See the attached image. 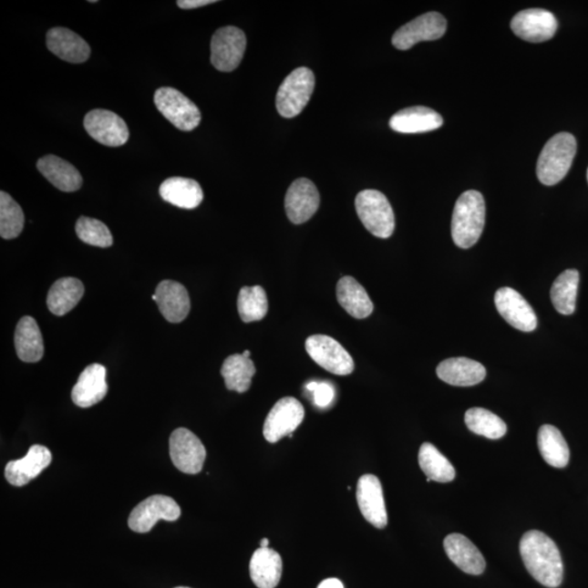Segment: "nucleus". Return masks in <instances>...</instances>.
Instances as JSON below:
<instances>
[{"instance_id": "1", "label": "nucleus", "mask_w": 588, "mask_h": 588, "mask_svg": "<svg viewBox=\"0 0 588 588\" xmlns=\"http://www.w3.org/2000/svg\"><path fill=\"white\" fill-rule=\"evenodd\" d=\"M520 553L529 573L539 583L549 588L562 585V553L551 537L540 531H529L520 542Z\"/></svg>"}, {"instance_id": "2", "label": "nucleus", "mask_w": 588, "mask_h": 588, "mask_svg": "<svg viewBox=\"0 0 588 588\" xmlns=\"http://www.w3.org/2000/svg\"><path fill=\"white\" fill-rule=\"evenodd\" d=\"M486 206L483 195L475 190L464 192L453 210L451 235L461 249H469L483 233Z\"/></svg>"}, {"instance_id": "3", "label": "nucleus", "mask_w": 588, "mask_h": 588, "mask_svg": "<svg viewBox=\"0 0 588 588\" xmlns=\"http://www.w3.org/2000/svg\"><path fill=\"white\" fill-rule=\"evenodd\" d=\"M576 154V139L570 133H559L546 143L537 161V177L545 186H554L568 175Z\"/></svg>"}, {"instance_id": "4", "label": "nucleus", "mask_w": 588, "mask_h": 588, "mask_svg": "<svg viewBox=\"0 0 588 588\" xmlns=\"http://www.w3.org/2000/svg\"><path fill=\"white\" fill-rule=\"evenodd\" d=\"M356 209L364 227L375 237L387 239L394 233V211L382 192L364 190L356 196Z\"/></svg>"}, {"instance_id": "5", "label": "nucleus", "mask_w": 588, "mask_h": 588, "mask_svg": "<svg viewBox=\"0 0 588 588\" xmlns=\"http://www.w3.org/2000/svg\"><path fill=\"white\" fill-rule=\"evenodd\" d=\"M314 88L315 77L311 69L302 67L291 72L278 88L276 108L279 115L284 118L300 115L309 104Z\"/></svg>"}, {"instance_id": "6", "label": "nucleus", "mask_w": 588, "mask_h": 588, "mask_svg": "<svg viewBox=\"0 0 588 588\" xmlns=\"http://www.w3.org/2000/svg\"><path fill=\"white\" fill-rule=\"evenodd\" d=\"M160 113L179 130L192 131L201 119L200 109L186 95L173 88H160L154 95Z\"/></svg>"}, {"instance_id": "7", "label": "nucleus", "mask_w": 588, "mask_h": 588, "mask_svg": "<svg viewBox=\"0 0 588 588\" xmlns=\"http://www.w3.org/2000/svg\"><path fill=\"white\" fill-rule=\"evenodd\" d=\"M305 349L314 362L330 373L346 377L355 371V361L349 352L329 335H311Z\"/></svg>"}, {"instance_id": "8", "label": "nucleus", "mask_w": 588, "mask_h": 588, "mask_svg": "<svg viewBox=\"0 0 588 588\" xmlns=\"http://www.w3.org/2000/svg\"><path fill=\"white\" fill-rule=\"evenodd\" d=\"M181 509L172 498L154 495L132 510L128 524L136 533H149L160 520L173 522L181 518Z\"/></svg>"}, {"instance_id": "9", "label": "nucleus", "mask_w": 588, "mask_h": 588, "mask_svg": "<svg viewBox=\"0 0 588 588\" xmlns=\"http://www.w3.org/2000/svg\"><path fill=\"white\" fill-rule=\"evenodd\" d=\"M246 48V36L235 26L217 30L211 37V61L217 70L232 72L238 68Z\"/></svg>"}, {"instance_id": "10", "label": "nucleus", "mask_w": 588, "mask_h": 588, "mask_svg": "<svg viewBox=\"0 0 588 588\" xmlns=\"http://www.w3.org/2000/svg\"><path fill=\"white\" fill-rule=\"evenodd\" d=\"M170 458L179 470L198 474L203 469L206 449L199 437L187 428H178L170 439Z\"/></svg>"}, {"instance_id": "11", "label": "nucleus", "mask_w": 588, "mask_h": 588, "mask_svg": "<svg viewBox=\"0 0 588 588\" xmlns=\"http://www.w3.org/2000/svg\"><path fill=\"white\" fill-rule=\"evenodd\" d=\"M304 407L293 397H285L274 405L264 424L265 439L276 444L285 436H290L304 419Z\"/></svg>"}, {"instance_id": "12", "label": "nucleus", "mask_w": 588, "mask_h": 588, "mask_svg": "<svg viewBox=\"0 0 588 588\" xmlns=\"http://www.w3.org/2000/svg\"><path fill=\"white\" fill-rule=\"evenodd\" d=\"M447 21L439 13H428L400 27L392 44L397 49L407 50L419 42L436 41L445 36Z\"/></svg>"}, {"instance_id": "13", "label": "nucleus", "mask_w": 588, "mask_h": 588, "mask_svg": "<svg viewBox=\"0 0 588 588\" xmlns=\"http://www.w3.org/2000/svg\"><path fill=\"white\" fill-rule=\"evenodd\" d=\"M84 128L95 141L110 148L122 147L130 136L125 120L106 109L89 111L84 118Z\"/></svg>"}, {"instance_id": "14", "label": "nucleus", "mask_w": 588, "mask_h": 588, "mask_svg": "<svg viewBox=\"0 0 588 588\" xmlns=\"http://www.w3.org/2000/svg\"><path fill=\"white\" fill-rule=\"evenodd\" d=\"M511 29L515 36L526 42L542 43L556 35L558 21L545 9H528L515 15Z\"/></svg>"}, {"instance_id": "15", "label": "nucleus", "mask_w": 588, "mask_h": 588, "mask_svg": "<svg viewBox=\"0 0 588 588\" xmlns=\"http://www.w3.org/2000/svg\"><path fill=\"white\" fill-rule=\"evenodd\" d=\"M356 500L363 517L377 529H385L388 523L383 486L377 476L366 474L357 481Z\"/></svg>"}, {"instance_id": "16", "label": "nucleus", "mask_w": 588, "mask_h": 588, "mask_svg": "<svg viewBox=\"0 0 588 588\" xmlns=\"http://www.w3.org/2000/svg\"><path fill=\"white\" fill-rule=\"evenodd\" d=\"M321 198L318 190L309 179L300 178L291 184L285 194L284 207L291 222L301 225L315 215Z\"/></svg>"}, {"instance_id": "17", "label": "nucleus", "mask_w": 588, "mask_h": 588, "mask_svg": "<svg viewBox=\"0 0 588 588\" xmlns=\"http://www.w3.org/2000/svg\"><path fill=\"white\" fill-rule=\"evenodd\" d=\"M498 312L515 329L530 333L537 327V316L529 302L511 288H501L495 294Z\"/></svg>"}, {"instance_id": "18", "label": "nucleus", "mask_w": 588, "mask_h": 588, "mask_svg": "<svg viewBox=\"0 0 588 588\" xmlns=\"http://www.w3.org/2000/svg\"><path fill=\"white\" fill-rule=\"evenodd\" d=\"M52 459V452L48 448L41 445L32 446L25 458L8 462L5 469V480L15 487L29 484L50 466Z\"/></svg>"}, {"instance_id": "19", "label": "nucleus", "mask_w": 588, "mask_h": 588, "mask_svg": "<svg viewBox=\"0 0 588 588\" xmlns=\"http://www.w3.org/2000/svg\"><path fill=\"white\" fill-rule=\"evenodd\" d=\"M152 299L159 305L161 315L170 323L183 322L191 310L187 289L172 280H164L157 285Z\"/></svg>"}, {"instance_id": "20", "label": "nucleus", "mask_w": 588, "mask_h": 588, "mask_svg": "<svg viewBox=\"0 0 588 588\" xmlns=\"http://www.w3.org/2000/svg\"><path fill=\"white\" fill-rule=\"evenodd\" d=\"M106 374L108 371L105 366L98 363L84 369L72 389L71 397L76 406L91 407L104 399L108 392Z\"/></svg>"}, {"instance_id": "21", "label": "nucleus", "mask_w": 588, "mask_h": 588, "mask_svg": "<svg viewBox=\"0 0 588 588\" xmlns=\"http://www.w3.org/2000/svg\"><path fill=\"white\" fill-rule=\"evenodd\" d=\"M47 48L60 59L71 64H83L91 55V47L77 36L66 27H54L46 35Z\"/></svg>"}, {"instance_id": "22", "label": "nucleus", "mask_w": 588, "mask_h": 588, "mask_svg": "<svg viewBox=\"0 0 588 588\" xmlns=\"http://www.w3.org/2000/svg\"><path fill=\"white\" fill-rule=\"evenodd\" d=\"M444 548L447 556L463 573L472 575L484 573V556L468 537L457 533L448 535L444 541Z\"/></svg>"}, {"instance_id": "23", "label": "nucleus", "mask_w": 588, "mask_h": 588, "mask_svg": "<svg viewBox=\"0 0 588 588\" xmlns=\"http://www.w3.org/2000/svg\"><path fill=\"white\" fill-rule=\"evenodd\" d=\"M437 375L447 384L469 387L478 385L486 377V368L480 363L467 357H453L442 361Z\"/></svg>"}, {"instance_id": "24", "label": "nucleus", "mask_w": 588, "mask_h": 588, "mask_svg": "<svg viewBox=\"0 0 588 588\" xmlns=\"http://www.w3.org/2000/svg\"><path fill=\"white\" fill-rule=\"evenodd\" d=\"M442 125V117L437 111L423 106L397 111L389 121L392 130L408 134L434 131Z\"/></svg>"}, {"instance_id": "25", "label": "nucleus", "mask_w": 588, "mask_h": 588, "mask_svg": "<svg viewBox=\"0 0 588 588\" xmlns=\"http://www.w3.org/2000/svg\"><path fill=\"white\" fill-rule=\"evenodd\" d=\"M37 170L55 188L75 192L82 187L83 179L74 165L58 156L46 155L37 161Z\"/></svg>"}, {"instance_id": "26", "label": "nucleus", "mask_w": 588, "mask_h": 588, "mask_svg": "<svg viewBox=\"0 0 588 588\" xmlns=\"http://www.w3.org/2000/svg\"><path fill=\"white\" fill-rule=\"evenodd\" d=\"M161 199L184 210H194L204 199L203 190L193 179L172 177L161 183Z\"/></svg>"}, {"instance_id": "27", "label": "nucleus", "mask_w": 588, "mask_h": 588, "mask_svg": "<svg viewBox=\"0 0 588 588\" xmlns=\"http://www.w3.org/2000/svg\"><path fill=\"white\" fill-rule=\"evenodd\" d=\"M283 560L270 547L259 548L250 562V575L256 587L274 588L282 579Z\"/></svg>"}, {"instance_id": "28", "label": "nucleus", "mask_w": 588, "mask_h": 588, "mask_svg": "<svg viewBox=\"0 0 588 588\" xmlns=\"http://www.w3.org/2000/svg\"><path fill=\"white\" fill-rule=\"evenodd\" d=\"M15 346L21 361L36 363L42 360L44 341L35 318L25 316L20 319L15 328Z\"/></svg>"}, {"instance_id": "29", "label": "nucleus", "mask_w": 588, "mask_h": 588, "mask_svg": "<svg viewBox=\"0 0 588 588\" xmlns=\"http://www.w3.org/2000/svg\"><path fill=\"white\" fill-rule=\"evenodd\" d=\"M337 299L340 305L355 318H366L373 313L374 304L366 290L350 276L339 280Z\"/></svg>"}, {"instance_id": "30", "label": "nucleus", "mask_w": 588, "mask_h": 588, "mask_svg": "<svg viewBox=\"0 0 588 588\" xmlns=\"http://www.w3.org/2000/svg\"><path fill=\"white\" fill-rule=\"evenodd\" d=\"M84 295V285L80 280L66 277L57 280L47 295L48 310L54 315L63 316L74 310Z\"/></svg>"}, {"instance_id": "31", "label": "nucleus", "mask_w": 588, "mask_h": 588, "mask_svg": "<svg viewBox=\"0 0 588 588\" xmlns=\"http://www.w3.org/2000/svg\"><path fill=\"white\" fill-rule=\"evenodd\" d=\"M539 449L549 466L563 469L570 460V449L562 431L552 425H542L539 430Z\"/></svg>"}, {"instance_id": "32", "label": "nucleus", "mask_w": 588, "mask_h": 588, "mask_svg": "<svg viewBox=\"0 0 588 588\" xmlns=\"http://www.w3.org/2000/svg\"><path fill=\"white\" fill-rule=\"evenodd\" d=\"M255 373L253 361L242 355L227 357L222 367V377L225 379L227 389L237 391L239 394L250 389Z\"/></svg>"}, {"instance_id": "33", "label": "nucleus", "mask_w": 588, "mask_h": 588, "mask_svg": "<svg viewBox=\"0 0 588 588\" xmlns=\"http://www.w3.org/2000/svg\"><path fill=\"white\" fill-rule=\"evenodd\" d=\"M418 463L425 475L438 483H449L456 478V469L433 444L424 442L418 452Z\"/></svg>"}, {"instance_id": "34", "label": "nucleus", "mask_w": 588, "mask_h": 588, "mask_svg": "<svg viewBox=\"0 0 588 588\" xmlns=\"http://www.w3.org/2000/svg\"><path fill=\"white\" fill-rule=\"evenodd\" d=\"M579 283L580 273L576 270L565 271L554 280L551 298L554 309L560 314L571 315L574 313Z\"/></svg>"}, {"instance_id": "35", "label": "nucleus", "mask_w": 588, "mask_h": 588, "mask_svg": "<svg viewBox=\"0 0 588 588\" xmlns=\"http://www.w3.org/2000/svg\"><path fill=\"white\" fill-rule=\"evenodd\" d=\"M464 421L472 433L489 439H500L507 434L506 423L496 414L483 407L469 408Z\"/></svg>"}, {"instance_id": "36", "label": "nucleus", "mask_w": 588, "mask_h": 588, "mask_svg": "<svg viewBox=\"0 0 588 588\" xmlns=\"http://www.w3.org/2000/svg\"><path fill=\"white\" fill-rule=\"evenodd\" d=\"M238 311L244 323L262 321L268 312L265 290L261 285L241 289L238 296Z\"/></svg>"}, {"instance_id": "37", "label": "nucleus", "mask_w": 588, "mask_h": 588, "mask_svg": "<svg viewBox=\"0 0 588 588\" xmlns=\"http://www.w3.org/2000/svg\"><path fill=\"white\" fill-rule=\"evenodd\" d=\"M25 227L21 206L5 191L0 192V235L5 240L19 237Z\"/></svg>"}, {"instance_id": "38", "label": "nucleus", "mask_w": 588, "mask_h": 588, "mask_svg": "<svg viewBox=\"0 0 588 588\" xmlns=\"http://www.w3.org/2000/svg\"><path fill=\"white\" fill-rule=\"evenodd\" d=\"M76 232L84 243L98 246V248H109L114 243L113 235L108 227L94 218L84 216L78 218Z\"/></svg>"}, {"instance_id": "39", "label": "nucleus", "mask_w": 588, "mask_h": 588, "mask_svg": "<svg viewBox=\"0 0 588 588\" xmlns=\"http://www.w3.org/2000/svg\"><path fill=\"white\" fill-rule=\"evenodd\" d=\"M306 390L312 392L314 403L319 407H327L335 399V388L332 384L323 382H310Z\"/></svg>"}, {"instance_id": "40", "label": "nucleus", "mask_w": 588, "mask_h": 588, "mask_svg": "<svg viewBox=\"0 0 588 588\" xmlns=\"http://www.w3.org/2000/svg\"><path fill=\"white\" fill-rule=\"evenodd\" d=\"M215 3V0H179L177 5L182 9H195Z\"/></svg>"}, {"instance_id": "41", "label": "nucleus", "mask_w": 588, "mask_h": 588, "mask_svg": "<svg viewBox=\"0 0 588 588\" xmlns=\"http://www.w3.org/2000/svg\"><path fill=\"white\" fill-rule=\"evenodd\" d=\"M317 588H345L338 579H327L322 582Z\"/></svg>"}, {"instance_id": "42", "label": "nucleus", "mask_w": 588, "mask_h": 588, "mask_svg": "<svg viewBox=\"0 0 588 588\" xmlns=\"http://www.w3.org/2000/svg\"><path fill=\"white\" fill-rule=\"evenodd\" d=\"M268 546H270V541L263 539L261 542V548H268Z\"/></svg>"}, {"instance_id": "43", "label": "nucleus", "mask_w": 588, "mask_h": 588, "mask_svg": "<svg viewBox=\"0 0 588 588\" xmlns=\"http://www.w3.org/2000/svg\"><path fill=\"white\" fill-rule=\"evenodd\" d=\"M242 356H243L244 357H248V358H250V356H251V352H250V351H248V350H246V351H244V352L242 353Z\"/></svg>"}, {"instance_id": "44", "label": "nucleus", "mask_w": 588, "mask_h": 588, "mask_svg": "<svg viewBox=\"0 0 588 588\" xmlns=\"http://www.w3.org/2000/svg\"><path fill=\"white\" fill-rule=\"evenodd\" d=\"M176 588H190V587H183V586H181V587H176Z\"/></svg>"}, {"instance_id": "45", "label": "nucleus", "mask_w": 588, "mask_h": 588, "mask_svg": "<svg viewBox=\"0 0 588 588\" xmlns=\"http://www.w3.org/2000/svg\"><path fill=\"white\" fill-rule=\"evenodd\" d=\"M587 181H588V170H587Z\"/></svg>"}]
</instances>
